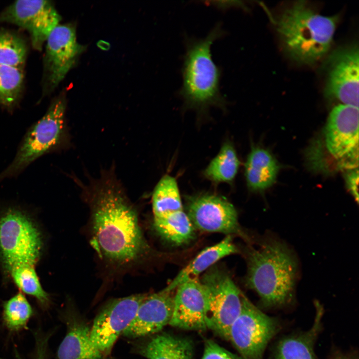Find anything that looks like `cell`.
<instances>
[{
  "mask_svg": "<svg viewBox=\"0 0 359 359\" xmlns=\"http://www.w3.org/2000/svg\"><path fill=\"white\" fill-rule=\"evenodd\" d=\"M91 244L101 259L118 268L140 263L151 248L140 226L135 208L112 178L91 188Z\"/></svg>",
  "mask_w": 359,
  "mask_h": 359,
  "instance_id": "obj_1",
  "label": "cell"
},
{
  "mask_svg": "<svg viewBox=\"0 0 359 359\" xmlns=\"http://www.w3.org/2000/svg\"><path fill=\"white\" fill-rule=\"evenodd\" d=\"M338 16L321 15L304 1L285 8L274 20L284 51L292 60L303 64L318 62L329 51Z\"/></svg>",
  "mask_w": 359,
  "mask_h": 359,
  "instance_id": "obj_2",
  "label": "cell"
},
{
  "mask_svg": "<svg viewBox=\"0 0 359 359\" xmlns=\"http://www.w3.org/2000/svg\"><path fill=\"white\" fill-rule=\"evenodd\" d=\"M258 249L247 252L246 283L263 305L278 307L290 303L294 294L298 265L295 256L283 242L272 238Z\"/></svg>",
  "mask_w": 359,
  "mask_h": 359,
  "instance_id": "obj_3",
  "label": "cell"
},
{
  "mask_svg": "<svg viewBox=\"0 0 359 359\" xmlns=\"http://www.w3.org/2000/svg\"><path fill=\"white\" fill-rule=\"evenodd\" d=\"M224 33L218 23L204 38L186 39L182 84L179 93L187 105L204 107L220 105L224 101L219 88L221 72L212 58L210 50L213 42Z\"/></svg>",
  "mask_w": 359,
  "mask_h": 359,
  "instance_id": "obj_4",
  "label": "cell"
},
{
  "mask_svg": "<svg viewBox=\"0 0 359 359\" xmlns=\"http://www.w3.org/2000/svg\"><path fill=\"white\" fill-rule=\"evenodd\" d=\"M64 96L54 99L44 115L25 133L12 162L0 173V181L19 175L30 164L45 154L68 143Z\"/></svg>",
  "mask_w": 359,
  "mask_h": 359,
  "instance_id": "obj_5",
  "label": "cell"
},
{
  "mask_svg": "<svg viewBox=\"0 0 359 359\" xmlns=\"http://www.w3.org/2000/svg\"><path fill=\"white\" fill-rule=\"evenodd\" d=\"M42 245L38 228L25 212L10 207L0 215V257L7 271L20 265L35 266Z\"/></svg>",
  "mask_w": 359,
  "mask_h": 359,
  "instance_id": "obj_6",
  "label": "cell"
},
{
  "mask_svg": "<svg viewBox=\"0 0 359 359\" xmlns=\"http://www.w3.org/2000/svg\"><path fill=\"white\" fill-rule=\"evenodd\" d=\"M200 281L207 294V329L228 340L230 328L241 312L242 294L229 275L215 266Z\"/></svg>",
  "mask_w": 359,
  "mask_h": 359,
  "instance_id": "obj_7",
  "label": "cell"
},
{
  "mask_svg": "<svg viewBox=\"0 0 359 359\" xmlns=\"http://www.w3.org/2000/svg\"><path fill=\"white\" fill-rule=\"evenodd\" d=\"M279 329V323L242 295L241 312L231 326L228 340L242 359H263L267 345Z\"/></svg>",
  "mask_w": 359,
  "mask_h": 359,
  "instance_id": "obj_8",
  "label": "cell"
},
{
  "mask_svg": "<svg viewBox=\"0 0 359 359\" xmlns=\"http://www.w3.org/2000/svg\"><path fill=\"white\" fill-rule=\"evenodd\" d=\"M359 107L340 104L331 111L324 131L326 148L344 171L358 168Z\"/></svg>",
  "mask_w": 359,
  "mask_h": 359,
  "instance_id": "obj_9",
  "label": "cell"
},
{
  "mask_svg": "<svg viewBox=\"0 0 359 359\" xmlns=\"http://www.w3.org/2000/svg\"><path fill=\"white\" fill-rule=\"evenodd\" d=\"M359 53L358 44L354 43L339 47L328 55L323 65L327 98L359 107Z\"/></svg>",
  "mask_w": 359,
  "mask_h": 359,
  "instance_id": "obj_10",
  "label": "cell"
},
{
  "mask_svg": "<svg viewBox=\"0 0 359 359\" xmlns=\"http://www.w3.org/2000/svg\"><path fill=\"white\" fill-rule=\"evenodd\" d=\"M147 295L138 294L112 300L96 316L90 329V338L94 346L104 356L110 353L119 336L132 322Z\"/></svg>",
  "mask_w": 359,
  "mask_h": 359,
  "instance_id": "obj_11",
  "label": "cell"
},
{
  "mask_svg": "<svg viewBox=\"0 0 359 359\" xmlns=\"http://www.w3.org/2000/svg\"><path fill=\"white\" fill-rule=\"evenodd\" d=\"M60 16L50 1L18 0L0 13V22L14 24L29 33L33 47L41 50L51 31L59 24Z\"/></svg>",
  "mask_w": 359,
  "mask_h": 359,
  "instance_id": "obj_12",
  "label": "cell"
},
{
  "mask_svg": "<svg viewBox=\"0 0 359 359\" xmlns=\"http://www.w3.org/2000/svg\"><path fill=\"white\" fill-rule=\"evenodd\" d=\"M186 213L194 228L203 232L235 234L249 240L240 226L235 207L223 197L212 194L191 197Z\"/></svg>",
  "mask_w": 359,
  "mask_h": 359,
  "instance_id": "obj_13",
  "label": "cell"
},
{
  "mask_svg": "<svg viewBox=\"0 0 359 359\" xmlns=\"http://www.w3.org/2000/svg\"><path fill=\"white\" fill-rule=\"evenodd\" d=\"M44 57V83L46 89L54 88L75 64L84 47L76 40L70 25H57L46 40Z\"/></svg>",
  "mask_w": 359,
  "mask_h": 359,
  "instance_id": "obj_14",
  "label": "cell"
},
{
  "mask_svg": "<svg viewBox=\"0 0 359 359\" xmlns=\"http://www.w3.org/2000/svg\"><path fill=\"white\" fill-rule=\"evenodd\" d=\"M176 289L169 325L186 330H206L207 300L203 284L194 278L182 282Z\"/></svg>",
  "mask_w": 359,
  "mask_h": 359,
  "instance_id": "obj_15",
  "label": "cell"
},
{
  "mask_svg": "<svg viewBox=\"0 0 359 359\" xmlns=\"http://www.w3.org/2000/svg\"><path fill=\"white\" fill-rule=\"evenodd\" d=\"M172 292L163 289L148 294L122 335L130 338L143 337L156 333L168 325L173 309Z\"/></svg>",
  "mask_w": 359,
  "mask_h": 359,
  "instance_id": "obj_16",
  "label": "cell"
},
{
  "mask_svg": "<svg viewBox=\"0 0 359 359\" xmlns=\"http://www.w3.org/2000/svg\"><path fill=\"white\" fill-rule=\"evenodd\" d=\"M279 170V164L269 151L253 147L245 165L248 188L252 191H261L270 187L275 182Z\"/></svg>",
  "mask_w": 359,
  "mask_h": 359,
  "instance_id": "obj_17",
  "label": "cell"
},
{
  "mask_svg": "<svg viewBox=\"0 0 359 359\" xmlns=\"http://www.w3.org/2000/svg\"><path fill=\"white\" fill-rule=\"evenodd\" d=\"M313 324L308 331L286 337L277 344L272 359H316L314 346L321 328L323 310L316 306Z\"/></svg>",
  "mask_w": 359,
  "mask_h": 359,
  "instance_id": "obj_18",
  "label": "cell"
},
{
  "mask_svg": "<svg viewBox=\"0 0 359 359\" xmlns=\"http://www.w3.org/2000/svg\"><path fill=\"white\" fill-rule=\"evenodd\" d=\"M237 252L231 236L227 235L219 243L201 251L164 289L173 292L182 282L189 279L197 278L198 275L212 267L221 259Z\"/></svg>",
  "mask_w": 359,
  "mask_h": 359,
  "instance_id": "obj_19",
  "label": "cell"
},
{
  "mask_svg": "<svg viewBox=\"0 0 359 359\" xmlns=\"http://www.w3.org/2000/svg\"><path fill=\"white\" fill-rule=\"evenodd\" d=\"M67 332L57 352V359H102L104 355L90 338V329L83 323L68 321Z\"/></svg>",
  "mask_w": 359,
  "mask_h": 359,
  "instance_id": "obj_20",
  "label": "cell"
},
{
  "mask_svg": "<svg viewBox=\"0 0 359 359\" xmlns=\"http://www.w3.org/2000/svg\"><path fill=\"white\" fill-rule=\"evenodd\" d=\"M140 352L147 359H193V347L187 338L162 333L153 337Z\"/></svg>",
  "mask_w": 359,
  "mask_h": 359,
  "instance_id": "obj_21",
  "label": "cell"
},
{
  "mask_svg": "<svg viewBox=\"0 0 359 359\" xmlns=\"http://www.w3.org/2000/svg\"><path fill=\"white\" fill-rule=\"evenodd\" d=\"M153 220L157 232L176 245L187 243L194 237L195 228L183 210L154 218Z\"/></svg>",
  "mask_w": 359,
  "mask_h": 359,
  "instance_id": "obj_22",
  "label": "cell"
},
{
  "mask_svg": "<svg viewBox=\"0 0 359 359\" xmlns=\"http://www.w3.org/2000/svg\"><path fill=\"white\" fill-rule=\"evenodd\" d=\"M154 218L183 210L178 183L170 175L163 177L154 188L152 197Z\"/></svg>",
  "mask_w": 359,
  "mask_h": 359,
  "instance_id": "obj_23",
  "label": "cell"
},
{
  "mask_svg": "<svg viewBox=\"0 0 359 359\" xmlns=\"http://www.w3.org/2000/svg\"><path fill=\"white\" fill-rule=\"evenodd\" d=\"M239 165L233 146L227 142L205 170L204 175L214 182H230L234 179Z\"/></svg>",
  "mask_w": 359,
  "mask_h": 359,
  "instance_id": "obj_24",
  "label": "cell"
},
{
  "mask_svg": "<svg viewBox=\"0 0 359 359\" xmlns=\"http://www.w3.org/2000/svg\"><path fill=\"white\" fill-rule=\"evenodd\" d=\"M8 272L21 291L35 298L43 310L49 308V296L40 284L34 266L18 265L11 268Z\"/></svg>",
  "mask_w": 359,
  "mask_h": 359,
  "instance_id": "obj_25",
  "label": "cell"
},
{
  "mask_svg": "<svg viewBox=\"0 0 359 359\" xmlns=\"http://www.w3.org/2000/svg\"><path fill=\"white\" fill-rule=\"evenodd\" d=\"M33 314L32 308L26 297L19 292L4 303L2 322L9 331L19 332L27 328Z\"/></svg>",
  "mask_w": 359,
  "mask_h": 359,
  "instance_id": "obj_26",
  "label": "cell"
},
{
  "mask_svg": "<svg viewBox=\"0 0 359 359\" xmlns=\"http://www.w3.org/2000/svg\"><path fill=\"white\" fill-rule=\"evenodd\" d=\"M22 68L0 65V104L13 108L19 101L23 85Z\"/></svg>",
  "mask_w": 359,
  "mask_h": 359,
  "instance_id": "obj_27",
  "label": "cell"
},
{
  "mask_svg": "<svg viewBox=\"0 0 359 359\" xmlns=\"http://www.w3.org/2000/svg\"><path fill=\"white\" fill-rule=\"evenodd\" d=\"M26 55L23 39L15 33L0 29V65L22 68Z\"/></svg>",
  "mask_w": 359,
  "mask_h": 359,
  "instance_id": "obj_28",
  "label": "cell"
},
{
  "mask_svg": "<svg viewBox=\"0 0 359 359\" xmlns=\"http://www.w3.org/2000/svg\"><path fill=\"white\" fill-rule=\"evenodd\" d=\"M201 359H240L238 356L221 347L211 340L204 342Z\"/></svg>",
  "mask_w": 359,
  "mask_h": 359,
  "instance_id": "obj_29",
  "label": "cell"
},
{
  "mask_svg": "<svg viewBox=\"0 0 359 359\" xmlns=\"http://www.w3.org/2000/svg\"><path fill=\"white\" fill-rule=\"evenodd\" d=\"M344 178L347 188L356 200L358 202V168L344 171Z\"/></svg>",
  "mask_w": 359,
  "mask_h": 359,
  "instance_id": "obj_30",
  "label": "cell"
},
{
  "mask_svg": "<svg viewBox=\"0 0 359 359\" xmlns=\"http://www.w3.org/2000/svg\"><path fill=\"white\" fill-rule=\"evenodd\" d=\"M17 359H22L19 354L15 355ZM48 342L44 339H38L35 341L31 359H49Z\"/></svg>",
  "mask_w": 359,
  "mask_h": 359,
  "instance_id": "obj_31",
  "label": "cell"
}]
</instances>
